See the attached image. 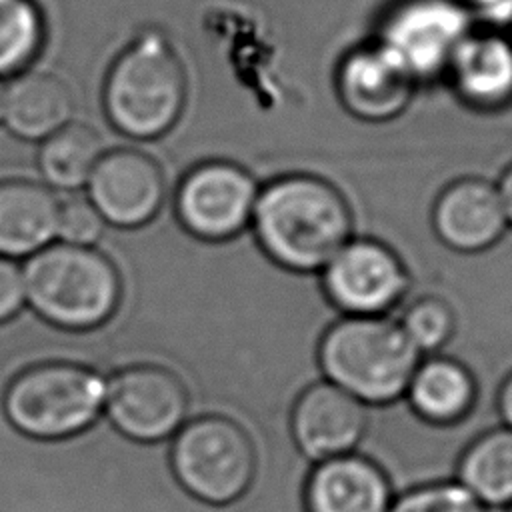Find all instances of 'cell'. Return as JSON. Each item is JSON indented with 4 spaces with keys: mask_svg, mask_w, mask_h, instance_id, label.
<instances>
[{
    "mask_svg": "<svg viewBox=\"0 0 512 512\" xmlns=\"http://www.w3.org/2000/svg\"><path fill=\"white\" fill-rule=\"evenodd\" d=\"M250 230L270 262L312 276L354 236V218L332 182L294 172L260 186Z\"/></svg>",
    "mask_w": 512,
    "mask_h": 512,
    "instance_id": "obj_1",
    "label": "cell"
},
{
    "mask_svg": "<svg viewBox=\"0 0 512 512\" xmlns=\"http://www.w3.org/2000/svg\"><path fill=\"white\" fill-rule=\"evenodd\" d=\"M188 98L180 54L160 30H144L108 68L102 104L110 124L134 140H154L174 128Z\"/></svg>",
    "mask_w": 512,
    "mask_h": 512,
    "instance_id": "obj_2",
    "label": "cell"
},
{
    "mask_svg": "<svg viewBox=\"0 0 512 512\" xmlns=\"http://www.w3.org/2000/svg\"><path fill=\"white\" fill-rule=\"evenodd\" d=\"M422 356L396 318L340 316L322 334L316 362L324 380L366 406H388L404 398Z\"/></svg>",
    "mask_w": 512,
    "mask_h": 512,
    "instance_id": "obj_3",
    "label": "cell"
},
{
    "mask_svg": "<svg viewBox=\"0 0 512 512\" xmlns=\"http://www.w3.org/2000/svg\"><path fill=\"white\" fill-rule=\"evenodd\" d=\"M22 276L30 308L64 330L104 324L122 296L118 268L94 246L52 242L26 260Z\"/></svg>",
    "mask_w": 512,
    "mask_h": 512,
    "instance_id": "obj_4",
    "label": "cell"
},
{
    "mask_svg": "<svg viewBox=\"0 0 512 512\" xmlns=\"http://www.w3.org/2000/svg\"><path fill=\"white\" fill-rule=\"evenodd\" d=\"M106 382L90 366L50 360L24 368L4 390L8 422L36 440L70 438L96 422Z\"/></svg>",
    "mask_w": 512,
    "mask_h": 512,
    "instance_id": "obj_5",
    "label": "cell"
},
{
    "mask_svg": "<svg viewBox=\"0 0 512 512\" xmlns=\"http://www.w3.org/2000/svg\"><path fill=\"white\" fill-rule=\"evenodd\" d=\"M256 466L252 436L230 416H196L172 436L170 468L176 482L210 506L244 498L254 484Z\"/></svg>",
    "mask_w": 512,
    "mask_h": 512,
    "instance_id": "obj_6",
    "label": "cell"
},
{
    "mask_svg": "<svg viewBox=\"0 0 512 512\" xmlns=\"http://www.w3.org/2000/svg\"><path fill=\"white\" fill-rule=\"evenodd\" d=\"M474 18L454 0H394L378 18V42L416 84L444 78Z\"/></svg>",
    "mask_w": 512,
    "mask_h": 512,
    "instance_id": "obj_7",
    "label": "cell"
},
{
    "mask_svg": "<svg viewBox=\"0 0 512 512\" xmlns=\"http://www.w3.org/2000/svg\"><path fill=\"white\" fill-rule=\"evenodd\" d=\"M316 276L342 316H388L410 290L402 258L376 238L352 236Z\"/></svg>",
    "mask_w": 512,
    "mask_h": 512,
    "instance_id": "obj_8",
    "label": "cell"
},
{
    "mask_svg": "<svg viewBox=\"0 0 512 512\" xmlns=\"http://www.w3.org/2000/svg\"><path fill=\"white\" fill-rule=\"evenodd\" d=\"M258 182L230 160H206L190 168L174 192L182 228L204 242H226L250 228Z\"/></svg>",
    "mask_w": 512,
    "mask_h": 512,
    "instance_id": "obj_9",
    "label": "cell"
},
{
    "mask_svg": "<svg viewBox=\"0 0 512 512\" xmlns=\"http://www.w3.org/2000/svg\"><path fill=\"white\" fill-rule=\"evenodd\" d=\"M104 410L126 438L158 442L174 436L186 422L190 394L174 370L160 364H134L106 382Z\"/></svg>",
    "mask_w": 512,
    "mask_h": 512,
    "instance_id": "obj_10",
    "label": "cell"
},
{
    "mask_svg": "<svg viewBox=\"0 0 512 512\" xmlns=\"http://www.w3.org/2000/svg\"><path fill=\"white\" fill-rule=\"evenodd\" d=\"M84 186L102 220L118 228L144 226L166 200L160 162L138 148L104 150Z\"/></svg>",
    "mask_w": 512,
    "mask_h": 512,
    "instance_id": "obj_11",
    "label": "cell"
},
{
    "mask_svg": "<svg viewBox=\"0 0 512 512\" xmlns=\"http://www.w3.org/2000/svg\"><path fill=\"white\" fill-rule=\"evenodd\" d=\"M370 422L368 406L328 380L302 388L290 406L288 432L312 464L356 452Z\"/></svg>",
    "mask_w": 512,
    "mask_h": 512,
    "instance_id": "obj_12",
    "label": "cell"
},
{
    "mask_svg": "<svg viewBox=\"0 0 512 512\" xmlns=\"http://www.w3.org/2000/svg\"><path fill=\"white\" fill-rule=\"evenodd\" d=\"M416 86L412 76L374 40L350 48L334 70L340 104L364 122H386L400 116Z\"/></svg>",
    "mask_w": 512,
    "mask_h": 512,
    "instance_id": "obj_13",
    "label": "cell"
},
{
    "mask_svg": "<svg viewBox=\"0 0 512 512\" xmlns=\"http://www.w3.org/2000/svg\"><path fill=\"white\" fill-rule=\"evenodd\" d=\"M446 82L466 106L500 110L512 102V38L494 26H472L456 46Z\"/></svg>",
    "mask_w": 512,
    "mask_h": 512,
    "instance_id": "obj_14",
    "label": "cell"
},
{
    "mask_svg": "<svg viewBox=\"0 0 512 512\" xmlns=\"http://www.w3.org/2000/svg\"><path fill=\"white\" fill-rule=\"evenodd\" d=\"M432 228L450 250L476 254L492 248L508 230L496 184L476 176L450 182L434 200Z\"/></svg>",
    "mask_w": 512,
    "mask_h": 512,
    "instance_id": "obj_15",
    "label": "cell"
},
{
    "mask_svg": "<svg viewBox=\"0 0 512 512\" xmlns=\"http://www.w3.org/2000/svg\"><path fill=\"white\" fill-rule=\"evenodd\" d=\"M306 512H388L394 490L386 470L350 452L316 462L302 488Z\"/></svg>",
    "mask_w": 512,
    "mask_h": 512,
    "instance_id": "obj_16",
    "label": "cell"
},
{
    "mask_svg": "<svg viewBox=\"0 0 512 512\" xmlns=\"http://www.w3.org/2000/svg\"><path fill=\"white\" fill-rule=\"evenodd\" d=\"M60 198L48 184L0 180V256L30 258L58 236Z\"/></svg>",
    "mask_w": 512,
    "mask_h": 512,
    "instance_id": "obj_17",
    "label": "cell"
},
{
    "mask_svg": "<svg viewBox=\"0 0 512 512\" xmlns=\"http://www.w3.org/2000/svg\"><path fill=\"white\" fill-rule=\"evenodd\" d=\"M74 120V94L52 72L24 70L2 92V122L24 140H44Z\"/></svg>",
    "mask_w": 512,
    "mask_h": 512,
    "instance_id": "obj_18",
    "label": "cell"
},
{
    "mask_svg": "<svg viewBox=\"0 0 512 512\" xmlns=\"http://www.w3.org/2000/svg\"><path fill=\"white\" fill-rule=\"evenodd\" d=\"M404 398L418 420L430 426H452L474 410L478 384L462 360L440 352L418 362Z\"/></svg>",
    "mask_w": 512,
    "mask_h": 512,
    "instance_id": "obj_19",
    "label": "cell"
},
{
    "mask_svg": "<svg viewBox=\"0 0 512 512\" xmlns=\"http://www.w3.org/2000/svg\"><path fill=\"white\" fill-rule=\"evenodd\" d=\"M456 480L486 508L512 504V430L506 426L478 434L462 450Z\"/></svg>",
    "mask_w": 512,
    "mask_h": 512,
    "instance_id": "obj_20",
    "label": "cell"
},
{
    "mask_svg": "<svg viewBox=\"0 0 512 512\" xmlns=\"http://www.w3.org/2000/svg\"><path fill=\"white\" fill-rule=\"evenodd\" d=\"M102 154L100 134L88 124L72 120L42 140L38 168L48 186L70 192L86 184Z\"/></svg>",
    "mask_w": 512,
    "mask_h": 512,
    "instance_id": "obj_21",
    "label": "cell"
},
{
    "mask_svg": "<svg viewBox=\"0 0 512 512\" xmlns=\"http://www.w3.org/2000/svg\"><path fill=\"white\" fill-rule=\"evenodd\" d=\"M44 38L46 22L34 0H0V80L28 70Z\"/></svg>",
    "mask_w": 512,
    "mask_h": 512,
    "instance_id": "obj_22",
    "label": "cell"
},
{
    "mask_svg": "<svg viewBox=\"0 0 512 512\" xmlns=\"http://www.w3.org/2000/svg\"><path fill=\"white\" fill-rule=\"evenodd\" d=\"M396 322L422 358L440 354L454 338L458 326L454 308L444 298L432 294L408 302Z\"/></svg>",
    "mask_w": 512,
    "mask_h": 512,
    "instance_id": "obj_23",
    "label": "cell"
},
{
    "mask_svg": "<svg viewBox=\"0 0 512 512\" xmlns=\"http://www.w3.org/2000/svg\"><path fill=\"white\" fill-rule=\"evenodd\" d=\"M388 512H488L458 480H432L394 496Z\"/></svg>",
    "mask_w": 512,
    "mask_h": 512,
    "instance_id": "obj_24",
    "label": "cell"
},
{
    "mask_svg": "<svg viewBox=\"0 0 512 512\" xmlns=\"http://www.w3.org/2000/svg\"><path fill=\"white\" fill-rule=\"evenodd\" d=\"M104 220L92 202L84 196H70L60 200L58 238L60 242L92 246L104 230Z\"/></svg>",
    "mask_w": 512,
    "mask_h": 512,
    "instance_id": "obj_25",
    "label": "cell"
},
{
    "mask_svg": "<svg viewBox=\"0 0 512 512\" xmlns=\"http://www.w3.org/2000/svg\"><path fill=\"white\" fill-rule=\"evenodd\" d=\"M24 302L22 268L14 260L0 256V324L16 316Z\"/></svg>",
    "mask_w": 512,
    "mask_h": 512,
    "instance_id": "obj_26",
    "label": "cell"
},
{
    "mask_svg": "<svg viewBox=\"0 0 512 512\" xmlns=\"http://www.w3.org/2000/svg\"><path fill=\"white\" fill-rule=\"evenodd\" d=\"M470 12L472 18H480L484 26H510L512 24V0H454Z\"/></svg>",
    "mask_w": 512,
    "mask_h": 512,
    "instance_id": "obj_27",
    "label": "cell"
},
{
    "mask_svg": "<svg viewBox=\"0 0 512 512\" xmlns=\"http://www.w3.org/2000/svg\"><path fill=\"white\" fill-rule=\"evenodd\" d=\"M496 408H498V416L502 420V426L512 430V370L506 374V378L498 386Z\"/></svg>",
    "mask_w": 512,
    "mask_h": 512,
    "instance_id": "obj_28",
    "label": "cell"
},
{
    "mask_svg": "<svg viewBox=\"0 0 512 512\" xmlns=\"http://www.w3.org/2000/svg\"><path fill=\"white\" fill-rule=\"evenodd\" d=\"M504 212H506V220H508V228H512V164L502 172L500 180L496 182Z\"/></svg>",
    "mask_w": 512,
    "mask_h": 512,
    "instance_id": "obj_29",
    "label": "cell"
},
{
    "mask_svg": "<svg viewBox=\"0 0 512 512\" xmlns=\"http://www.w3.org/2000/svg\"><path fill=\"white\" fill-rule=\"evenodd\" d=\"M2 92H4V86L0 84V122H2Z\"/></svg>",
    "mask_w": 512,
    "mask_h": 512,
    "instance_id": "obj_30",
    "label": "cell"
},
{
    "mask_svg": "<svg viewBox=\"0 0 512 512\" xmlns=\"http://www.w3.org/2000/svg\"><path fill=\"white\" fill-rule=\"evenodd\" d=\"M506 508H508V512H512V504H510V506H506Z\"/></svg>",
    "mask_w": 512,
    "mask_h": 512,
    "instance_id": "obj_31",
    "label": "cell"
},
{
    "mask_svg": "<svg viewBox=\"0 0 512 512\" xmlns=\"http://www.w3.org/2000/svg\"><path fill=\"white\" fill-rule=\"evenodd\" d=\"M510 28H512V24H510ZM510 38H512V32H510Z\"/></svg>",
    "mask_w": 512,
    "mask_h": 512,
    "instance_id": "obj_32",
    "label": "cell"
}]
</instances>
